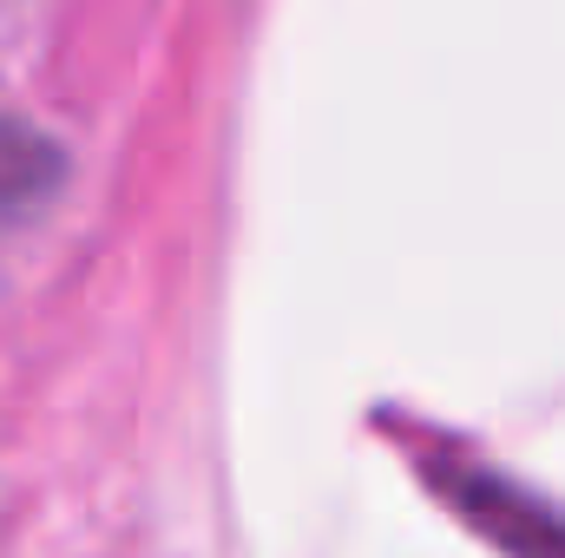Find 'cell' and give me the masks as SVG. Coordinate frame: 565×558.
I'll list each match as a JSON object with an SVG mask.
<instances>
[{
  "label": "cell",
  "mask_w": 565,
  "mask_h": 558,
  "mask_svg": "<svg viewBox=\"0 0 565 558\" xmlns=\"http://www.w3.org/2000/svg\"><path fill=\"white\" fill-rule=\"evenodd\" d=\"M434 480H447L454 506H460L487 539H500L507 552L565 558V526H553L546 513H533V500H520L513 486H500V480H487V473H460V466H440Z\"/></svg>",
  "instance_id": "cell-1"
}]
</instances>
